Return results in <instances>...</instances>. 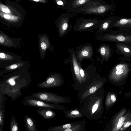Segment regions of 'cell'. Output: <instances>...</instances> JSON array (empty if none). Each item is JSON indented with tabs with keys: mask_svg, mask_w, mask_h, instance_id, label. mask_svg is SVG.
Returning <instances> with one entry per match:
<instances>
[{
	"mask_svg": "<svg viewBox=\"0 0 131 131\" xmlns=\"http://www.w3.org/2000/svg\"><path fill=\"white\" fill-rule=\"evenodd\" d=\"M103 86L93 93L87 96L81 104L80 111L90 120L100 118L104 111Z\"/></svg>",
	"mask_w": 131,
	"mask_h": 131,
	"instance_id": "1",
	"label": "cell"
},
{
	"mask_svg": "<svg viewBox=\"0 0 131 131\" xmlns=\"http://www.w3.org/2000/svg\"><path fill=\"white\" fill-rule=\"evenodd\" d=\"M131 70V64L123 60L114 66L108 75V79L115 84L125 82Z\"/></svg>",
	"mask_w": 131,
	"mask_h": 131,
	"instance_id": "2",
	"label": "cell"
},
{
	"mask_svg": "<svg viewBox=\"0 0 131 131\" xmlns=\"http://www.w3.org/2000/svg\"><path fill=\"white\" fill-rule=\"evenodd\" d=\"M115 7L114 4H107L102 0H96L90 2L75 13L102 15L108 12H113Z\"/></svg>",
	"mask_w": 131,
	"mask_h": 131,
	"instance_id": "3",
	"label": "cell"
},
{
	"mask_svg": "<svg viewBox=\"0 0 131 131\" xmlns=\"http://www.w3.org/2000/svg\"><path fill=\"white\" fill-rule=\"evenodd\" d=\"M102 21L103 20L96 18L80 17L77 19L72 28L76 32H93L98 28Z\"/></svg>",
	"mask_w": 131,
	"mask_h": 131,
	"instance_id": "4",
	"label": "cell"
},
{
	"mask_svg": "<svg viewBox=\"0 0 131 131\" xmlns=\"http://www.w3.org/2000/svg\"><path fill=\"white\" fill-rule=\"evenodd\" d=\"M95 39L97 40L115 42H131V32H126L119 30H111L109 32L96 36Z\"/></svg>",
	"mask_w": 131,
	"mask_h": 131,
	"instance_id": "5",
	"label": "cell"
},
{
	"mask_svg": "<svg viewBox=\"0 0 131 131\" xmlns=\"http://www.w3.org/2000/svg\"><path fill=\"white\" fill-rule=\"evenodd\" d=\"M69 52L70 55L69 62L74 82L73 86L77 90H81L83 87V84L80 75L79 63L75 56V51L73 48H69Z\"/></svg>",
	"mask_w": 131,
	"mask_h": 131,
	"instance_id": "6",
	"label": "cell"
},
{
	"mask_svg": "<svg viewBox=\"0 0 131 131\" xmlns=\"http://www.w3.org/2000/svg\"><path fill=\"white\" fill-rule=\"evenodd\" d=\"M105 80L99 75H96L89 85L80 90L78 94L80 104H82L87 96L93 93L103 86Z\"/></svg>",
	"mask_w": 131,
	"mask_h": 131,
	"instance_id": "7",
	"label": "cell"
},
{
	"mask_svg": "<svg viewBox=\"0 0 131 131\" xmlns=\"http://www.w3.org/2000/svg\"><path fill=\"white\" fill-rule=\"evenodd\" d=\"M31 96L36 99L52 103L59 104L68 103L70 102L68 98L58 96L50 92L42 91L34 93Z\"/></svg>",
	"mask_w": 131,
	"mask_h": 131,
	"instance_id": "8",
	"label": "cell"
},
{
	"mask_svg": "<svg viewBox=\"0 0 131 131\" xmlns=\"http://www.w3.org/2000/svg\"><path fill=\"white\" fill-rule=\"evenodd\" d=\"M23 104L25 105L39 108H49L59 110H66L67 107H64L58 104L50 103L41 100L31 96L25 98L23 100Z\"/></svg>",
	"mask_w": 131,
	"mask_h": 131,
	"instance_id": "9",
	"label": "cell"
},
{
	"mask_svg": "<svg viewBox=\"0 0 131 131\" xmlns=\"http://www.w3.org/2000/svg\"><path fill=\"white\" fill-rule=\"evenodd\" d=\"M75 51L76 57L78 62L81 63L84 59L93 60V49L90 43L80 45L76 48Z\"/></svg>",
	"mask_w": 131,
	"mask_h": 131,
	"instance_id": "10",
	"label": "cell"
},
{
	"mask_svg": "<svg viewBox=\"0 0 131 131\" xmlns=\"http://www.w3.org/2000/svg\"><path fill=\"white\" fill-rule=\"evenodd\" d=\"M70 16L69 13H63L59 18L58 27L59 35L61 37L68 34L72 28L69 22Z\"/></svg>",
	"mask_w": 131,
	"mask_h": 131,
	"instance_id": "11",
	"label": "cell"
},
{
	"mask_svg": "<svg viewBox=\"0 0 131 131\" xmlns=\"http://www.w3.org/2000/svg\"><path fill=\"white\" fill-rule=\"evenodd\" d=\"M64 82V80L62 75L54 74L48 78L46 81L39 83L37 86L43 88L60 87L63 85Z\"/></svg>",
	"mask_w": 131,
	"mask_h": 131,
	"instance_id": "12",
	"label": "cell"
},
{
	"mask_svg": "<svg viewBox=\"0 0 131 131\" xmlns=\"http://www.w3.org/2000/svg\"><path fill=\"white\" fill-rule=\"evenodd\" d=\"M116 50L122 56L123 60L131 62V42H116Z\"/></svg>",
	"mask_w": 131,
	"mask_h": 131,
	"instance_id": "13",
	"label": "cell"
},
{
	"mask_svg": "<svg viewBox=\"0 0 131 131\" xmlns=\"http://www.w3.org/2000/svg\"><path fill=\"white\" fill-rule=\"evenodd\" d=\"M126 110L124 109L119 113L113 119L112 122V126L111 130L113 131H118L123 126L124 122L127 120L131 118V115L128 113L123 116L125 113Z\"/></svg>",
	"mask_w": 131,
	"mask_h": 131,
	"instance_id": "14",
	"label": "cell"
},
{
	"mask_svg": "<svg viewBox=\"0 0 131 131\" xmlns=\"http://www.w3.org/2000/svg\"><path fill=\"white\" fill-rule=\"evenodd\" d=\"M117 28L126 32H131V18L117 17L113 28Z\"/></svg>",
	"mask_w": 131,
	"mask_h": 131,
	"instance_id": "15",
	"label": "cell"
},
{
	"mask_svg": "<svg viewBox=\"0 0 131 131\" xmlns=\"http://www.w3.org/2000/svg\"><path fill=\"white\" fill-rule=\"evenodd\" d=\"M117 17L110 16L103 20V21L95 33L96 36L104 34L112 28Z\"/></svg>",
	"mask_w": 131,
	"mask_h": 131,
	"instance_id": "16",
	"label": "cell"
},
{
	"mask_svg": "<svg viewBox=\"0 0 131 131\" xmlns=\"http://www.w3.org/2000/svg\"><path fill=\"white\" fill-rule=\"evenodd\" d=\"M95 0H69L67 10L69 12L75 13L90 2Z\"/></svg>",
	"mask_w": 131,
	"mask_h": 131,
	"instance_id": "17",
	"label": "cell"
},
{
	"mask_svg": "<svg viewBox=\"0 0 131 131\" xmlns=\"http://www.w3.org/2000/svg\"><path fill=\"white\" fill-rule=\"evenodd\" d=\"M99 52L102 61H108L112 55V50L110 47L108 45L103 44L99 47Z\"/></svg>",
	"mask_w": 131,
	"mask_h": 131,
	"instance_id": "18",
	"label": "cell"
},
{
	"mask_svg": "<svg viewBox=\"0 0 131 131\" xmlns=\"http://www.w3.org/2000/svg\"><path fill=\"white\" fill-rule=\"evenodd\" d=\"M39 115L45 119H51L55 117L56 113L51 109L39 108L36 110Z\"/></svg>",
	"mask_w": 131,
	"mask_h": 131,
	"instance_id": "19",
	"label": "cell"
},
{
	"mask_svg": "<svg viewBox=\"0 0 131 131\" xmlns=\"http://www.w3.org/2000/svg\"><path fill=\"white\" fill-rule=\"evenodd\" d=\"M63 112L66 117L70 119L81 118L83 117L84 115L80 111L77 109L65 110Z\"/></svg>",
	"mask_w": 131,
	"mask_h": 131,
	"instance_id": "20",
	"label": "cell"
},
{
	"mask_svg": "<svg viewBox=\"0 0 131 131\" xmlns=\"http://www.w3.org/2000/svg\"><path fill=\"white\" fill-rule=\"evenodd\" d=\"M24 122L26 130L29 131H37L35 123L29 116H26L24 117Z\"/></svg>",
	"mask_w": 131,
	"mask_h": 131,
	"instance_id": "21",
	"label": "cell"
},
{
	"mask_svg": "<svg viewBox=\"0 0 131 131\" xmlns=\"http://www.w3.org/2000/svg\"><path fill=\"white\" fill-rule=\"evenodd\" d=\"M116 97L113 93L108 92L107 94L105 102V106L106 108H110L116 101Z\"/></svg>",
	"mask_w": 131,
	"mask_h": 131,
	"instance_id": "22",
	"label": "cell"
},
{
	"mask_svg": "<svg viewBox=\"0 0 131 131\" xmlns=\"http://www.w3.org/2000/svg\"><path fill=\"white\" fill-rule=\"evenodd\" d=\"M76 122L66 124L59 126L49 127L47 131H63L66 129H69L72 128L77 123Z\"/></svg>",
	"mask_w": 131,
	"mask_h": 131,
	"instance_id": "23",
	"label": "cell"
},
{
	"mask_svg": "<svg viewBox=\"0 0 131 131\" xmlns=\"http://www.w3.org/2000/svg\"><path fill=\"white\" fill-rule=\"evenodd\" d=\"M10 129L11 131L19 130L18 126L17 121L14 116H12L10 123Z\"/></svg>",
	"mask_w": 131,
	"mask_h": 131,
	"instance_id": "24",
	"label": "cell"
},
{
	"mask_svg": "<svg viewBox=\"0 0 131 131\" xmlns=\"http://www.w3.org/2000/svg\"><path fill=\"white\" fill-rule=\"evenodd\" d=\"M131 125V118L125 121L120 129V130H123L129 127Z\"/></svg>",
	"mask_w": 131,
	"mask_h": 131,
	"instance_id": "25",
	"label": "cell"
},
{
	"mask_svg": "<svg viewBox=\"0 0 131 131\" xmlns=\"http://www.w3.org/2000/svg\"><path fill=\"white\" fill-rule=\"evenodd\" d=\"M3 110H1L0 108V129L1 127H3L4 124V114H3Z\"/></svg>",
	"mask_w": 131,
	"mask_h": 131,
	"instance_id": "26",
	"label": "cell"
},
{
	"mask_svg": "<svg viewBox=\"0 0 131 131\" xmlns=\"http://www.w3.org/2000/svg\"><path fill=\"white\" fill-rule=\"evenodd\" d=\"M0 57L1 59H8L10 58V56L6 55L5 53L2 52H1L0 53Z\"/></svg>",
	"mask_w": 131,
	"mask_h": 131,
	"instance_id": "27",
	"label": "cell"
},
{
	"mask_svg": "<svg viewBox=\"0 0 131 131\" xmlns=\"http://www.w3.org/2000/svg\"><path fill=\"white\" fill-rule=\"evenodd\" d=\"M41 46L42 48L44 50H45L47 48V45L46 43L43 42L41 43Z\"/></svg>",
	"mask_w": 131,
	"mask_h": 131,
	"instance_id": "28",
	"label": "cell"
},
{
	"mask_svg": "<svg viewBox=\"0 0 131 131\" xmlns=\"http://www.w3.org/2000/svg\"><path fill=\"white\" fill-rule=\"evenodd\" d=\"M17 66L16 64H13L11 65L10 67V68L11 69H14L17 68Z\"/></svg>",
	"mask_w": 131,
	"mask_h": 131,
	"instance_id": "29",
	"label": "cell"
},
{
	"mask_svg": "<svg viewBox=\"0 0 131 131\" xmlns=\"http://www.w3.org/2000/svg\"><path fill=\"white\" fill-rule=\"evenodd\" d=\"M2 10L3 12L7 13L10 12L9 10L7 8H3L2 9Z\"/></svg>",
	"mask_w": 131,
	"mask_h": 131,
	"instance_id": "30",
	"label": "cell"
},
{
	"mask_svg": "<svg viewBox=\"0 0 131 131\" xmlns=\"http://www.w3.org/2000/svg\"><path fill=\"white\" fill-rule=\"evenodd\" d=\"M125 95L127 97H131V91L129 92H127L125 94Z\"/></svg>",
	"mask_w": 131,
	"mask_h": 131,
	"instance_id": "31",
	"label": "cell"
},
{
	"mask_svg": "<svg viewBox=\"0 0 131 131\" xmlns=\"http://www.w3.org/2000/svg\"><path fill=\"white\" fill-rule=\"evenodd\" d=\"M4 18L7 19H9L10 18V16L7 14H5L4 15Z\"/></svg>",
	"mask_w": 131,
	"mask_h": 131,
	"instance_id": "32",
	"label": "cell"
},
{
	"mask_svg": "<svg viewBox=\"0 0 131 131\" xmlns=\"http://www.w3.org/2000/svg\"><path fill=\"white\" fill-rule=\"evenodd\" d=\"M34 1H36V2H38L39 1V0H33Z\"/></svg>",
	"mask_w": 131,
	"mask_h": 131,
	"instance_id": "33",
	"label": "cell"
}]
</instances>
